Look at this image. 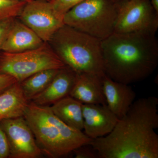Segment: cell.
<instances>
[{
  "label": "cell",
  "mask_w": 158,
  "mask_h": 158,
  "mask_svg": "<svg viewBox=\"0 0 158 158\" xmlns=\"http://www.w3.org/2000/svg\"><path fill=\"white\" fill-rule=\"evenodd\" d=\"M158 99L136 100L106 136L92 139L99 158H158Z\"/></svg>",
  "instance_id": "obj_1"
},
{
  "label": "cell",
  "mask_w": 158,
  "mask_h": 158,
  "mask_svg": "<svg viewBox=\"0 0 158 158\" xmlns=\"http://www.w3.org/2000/svg\"><path fill=\"white\" fill-rule=\"evenodd\" d=\"M156 34L113 33L102 40L105 73L116 81L130 85L147 78L158 64Z\"/></svg>",
  "instance_id": "obj_2"
},
{
  "label": "cell",
  "mask_w": 158,
  "mask_h": 158,
  "mask_svg": "<svg viewBox=\"0 0 158 158\" xmlns=\"http://www.w3.org/2000/svg\"><path fill=\"white\" fill-rule=\"evenodd\" d=\"M23 117L41 152L49 157L65 156L92 140L82 131L69 127L60 120L49 106L29 102Z\"/></svg>",
  "instance_id": "obj_3"
},
{
  "label": "cell",
  "mask_w": 158,
  "mask_h": 158,
  "mask_svg": "<svg viewBox=\"0 0 158 158\" xmlns=\"http://www.w3.org/2000/svg\"><path fill=\"white\" fill-rule=\"evenodd\" d=\"M49 42L62 62L77 74L104 73L101 40L64 24Z\"/></svg>",
  "instance_id": "obj_4"
},
{
  "label": "cell",
  "mask_w": 158,
  "mask_h": 158,
  "mask_svg": "<svg viewBox=\"0 0 158 158\" xmlns=\"http://www.w3.org/2000/svg\"><path fill=\"white\" fill-rule=\"evenodd\" d=\"M117 13L116 2L85 0L64 15L63 22L102 40L114 33Z\"/></svg>",
  "instance_id": "obj_5"
},
{
  "label": "cell",
  "mask_w": 158,
  "mask_h": 158,
  "mask_svg": "<svg viewBox=\"0 0 158 158\" xmlns=\"http://www.w3.org/2000/svg\"><path fill=\"white\" fill-rule=\"evenodd\" d=\"M46 43L20 52L2 51L0 53V74L11 76L20 83L40 71L65 68L66 65Z\"/></svg>",
  "instance_id": "obj_6"
},
{
  "label": "cell",
  "mask_w": 158,
  "mask_h": 158,
  "mask_svg": "<svg viewBox=\"0 0 158 158\" xmlns=\"http://www.w3.org/2000/svg\"><path fill=\"white\" fill-rule=\"evenodd\" d=\"M118 13L114 33L144 32L156 34L158 13L150 0L117 1Z\"/></svg>",
  "instance_id": "obj_7"
},
{
  "label": "cell",
  "mask_w": 158,
  "mask_h": 158,
  "mask_svg": "<svg viewBox=\"0 0 158 158\" xmlns=\"http://www.w3.org/2000/svg\"><path fill=\"white\" fill-rule=\"evenodd\" d=\"M21 21L28 27L44 42L64 25L63 18L58 15L50 1L32 0L27 2L19 15Z\"/></svg>",
  "instance_id": "obj_8"
},
{
  "label": "cell",
  "mask_w": 158,
  "mask_h": 158,
  "mask_svg": "<svg viewBox=\"0 0 158 158\" xmlns=\"http://www.w3.org/2000/svg\"><path fill=\"white\" fill-rule=\"evenodd\" d=\"M9 146V157L36 158L41 154L32 130L23 116L0 121Z\"/></svg>",
  "instance_id": "obj_9"
},
{
  "label": "cell",
  "mask_w": 158,
  "mask_h": 158,
  "mask_svg": "<svg viewBox=\"0 0 158 158\" xmlns=\"http://www.w3.org/2000/svg\"><path fill=\"white\" fill-rule=\"evenodd\" d=\"M84 133L92 139L110 134L118 120L107 105L83 104Z\"/></svg>",
  "instance_id": "obj_10"
},
{
  "label": "cell",
  "mask_w": 158,
  "mask_h": 158,
  "mask_svg": "<svg viewBox=\"0 0 158 158\" xmlns=\"http://www.w3.org/2000/svg\"><path fill=\"white\" fill-rule=\"evenodd\" d=\"M103 88L108 107L118 119L122 118L135 100V92L130 85L116 81L105 73Z\"/></svg>",
  "instance_id": "obj_11"
},
{
  "label": "cell",
  "mask_w": 158,
  "mask_h": 158,
  "mask_svg": "<svg viewBox=\"0 0 158 158\" xmlns=\"http://www.w3.org/2000/svg\"><path fill=\"white\" fill-rule=\"evenodd\" d=\"M104 73L77 74L69 96L83 104L107 105L103 88Z\"/></svg>",
  "instance_id": "obj_12"
},
{
  "label": "cell",
  "mask_w": 158,
  "mask_h": 158,
  "mask_svg": "<svg viewBox=\"0 0 158 158\" xmlns=\"http://www.w3.org/2000/svg\"><path fill=\"white\" fill-rule=\"evenodd\" d=\"M77 74L66 66L59 71L48 87L30 102L41 106H50L69 95Z\"/></svg>",
  "instance_id": "obj_13"
},
{
  "label": "cell",
  "mask_w": 158,
  "mask_h": 158,
  "mask_svg": "<svg viewBox=\"0 0 158 158\" xmlns=\"http://www.w3.org/2000/svg\"><path fill=\"white\" fill-rule=\"evenodd\" d=\"M44 42L21 21L13 19L1 51L17 53L37 48Z\"/></svg>",
  "instance_id": "obj_14"
},
{
  "label": "cell",
  "mask_w": 158,
  "mask_h": 158,
  "mask_svg": "<svg viewBox=\"0 0 158 158\" xmlns=\"http://www.w3.org/2000/svg\"><path fill=\"white\" fill-rule=\"evenodd\" d=\"M29 103L20 83H15L0 94V121L23 116Z\"/></svg>",
  "instance_id": "obj_15"
},
{
  "label": "cell",
  "mask_w": 158,
  "mask_h": 158,
  "mask_svg": "<svg viewBox=\"0 0 158 158\" xmlns=\"http://www.w3.org/2000/svg\"><path fill=\"white\" fill-rule=\"evenodd\" d=\"M54 115L69 127L83 131V104L76 99L65 97L49 106Z\"/></svg>",
  "instance_id": "obj_16"
},
{
  "label": "cell",
  "mask_w": 158,
  "mask_h": 158,
  "mask_svg": "<svg viewBox=\"0 0 158 158\" xmlns=\"http://www.w3.org/2000/svg\"><path fill=\"white\" fill-rule=\"evenodd\" d=\"M60 69H48L40 71L20 82L22 90L26 99L30 102L34 97L42 92L49 85Z\"/></svg>",
  "instance_id": "obj_17"
},
{
  "label": "cell",
  "mask_w": 158,
  "mask_h": 158,
  "mask_svg": "<svg viewBox=\"0 0 158 158\" xmlns=\"http://www.w3.org/2000/svg\"><path fill=\"white\" fill-rule=\"evenodd\" d=\"M27 2L18 0H0V23L19 16Z\"/></svg>",
  "instance_id": "obj_18"
},
{
  "label": "cell",
  "mask_w": 158,
  "mask_h": 158,
  "mask_svg": "<svg viewBox=\"0 0 158 158\" xmlns=\"http://www.w3.org/2000/svg\"><path fill=\"white\" fill-rule=\"evenodd\" d=\"M85 0H50L54 10L61 17L70 9Z\"/></svg>",
  "instance_id": "obj_19"
},
{
  "label": "cell",
  "mask_w": 158,
  "mask_h": 158,
  "mask_svg": "<svg viewBox=\"0 0 158 158\" xmlns=\"http://www.w3.org/2000/svg\"><path fill=\"white\" fill-rule=\"evenodd\" d=\"M77 158H99L97 150L90 144H85L73 152Z\"/></svg>",
  "instance_id": "obj_20"
},
{
  "label": "cell",
  "mask_w": 158,
  "mask_h": 158,
  "mask_svg": "<svg viewBox=\"0 0 158 158\" xmlns=\"http://www.w3.org/2000/svg\"><path fill=\"white\" fill-rule=\"evenodd\" d=\"M9 146L5 133L0 127V158L9 157Z\"/></svg>",
  "instance_id": "obj_21"
},
{
  "label": "cell",
  "mask_w": 158,
  "mask_h": 158,
  "mask_svg": "<svg viewBox=\"0 0 158 158\" xmlns=\"http://www.w3.org/2000/svg\"><path fill=\"white\" fill-rule=\"evenodd\" d=\"M17 82L16 79L11 76L0 74V94L2 93L11 85Z\"/></svg>",
  "instance_id": "obj_22"
},
{
  "label": "cell",
  "mask_w": 158,
  "mask_h": 158,
  "mask_svg": "<svg viewBox=\"0 0 158 158\" xmlns=\"http://www.w3.org/2000/svg\"><path fill=\"white\" fill-rule=\"evenodd\" d=\"M14 19H11L4 21L0 23V51L2 49V46L12 21Z\"/></svg>",
  "instance_id": "obj_23"
},
{
  "label": "cell",
  "mask_w": 158,
  "mask_h": 158,
  "mask_svg": "<svg viewBox=\"0 0 158 158\" xmlns=\"http://www.w3.org/2000/svg\"><path fill=\"white\" fill-rule=\"evenodd\" d=\"M150 1L153 8L156 12L158 13V0H150Z\"/></svg>",
  "instance_id": "obj_24"
},
{
  "label": "cell",
  "mask_w": 158,
  "mask_h": 158,
  "mask_svg": "<svg viewBox=\"0 0 158 158\" xmlns=\"http://www.w3.org/2000/svg\"><path fill=\"white\" fill-rule=\"evenodd\" d=\"M18 1H23V2H28L29 1H32V0H18ZM47 1H49L50 0H47Z\"/></svg>",
  "instance_id": "obj_25"
},
{
  "label": "cell",
  "mask_w": 158,
  "mask_h": 158,
  "mask_svg": "<svg viewBox=\"0 0 158 158\" xmlns=\"http://www.w3.org/2000/svg\"><path fill=\"white\" fill-rule=\"evenodd\" d=\"M112 1H114V2H117V1H120V0H112Z\"/></svg>",
  "instance_id": "obj_26"
}]
</instances>
